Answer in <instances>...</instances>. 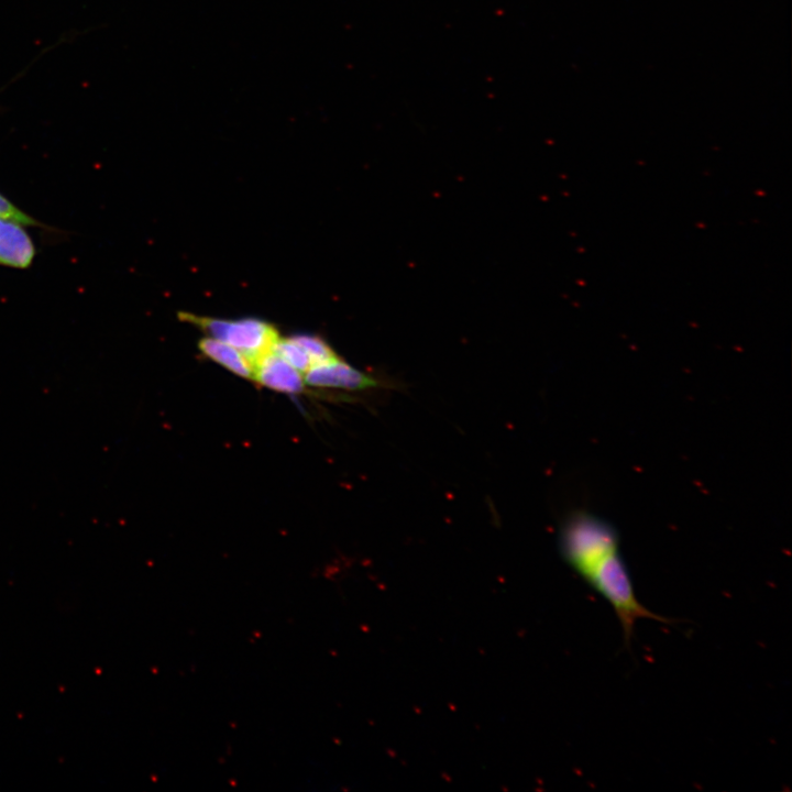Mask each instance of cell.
Returning <instances> with one entry per match:
<instances>
[{
    "label": "cell",
    "mask_w": 792,
    "mask_h": 792,
    "mask_svg": "<svg viewBox=\"0 0 792 792\" xmlns=\"http://www.w3.org/2000/svg\"><path fill=\"white\" fill-rule=\"evenodd\" d=\"M560 549L565 562L613 608L629 645L640 619L670 623L642 605L620 553L619 536L605 519L576 512L560 531Z\"/></svg>",
    "instance_id": "cell-1"
},
{
    "label": "cell",
    "mask_w": 792,
    "mask_h": 792,
    "mask_svg": "<svg viewBox=\"0 0 792 792\" xmlns=\"http://www.w3.org/2000/svg\"><path fill=\"white\" fill-rule=\"evenodd\" d=\"M180 317L211 338L239 350L252 366L258 359L270 353L279 339L277 330L272 324L254 318L223 320L189 314H183Z\"/></svg>",
    "instance_id": "cell-2"
},
{
    "label": "cell",
    "mask_w": 792,
    "mask_h": 792,
    "mask_svg": "<svg viewBox=\"0 0 792 792\" xmlns=\"http://www.w3.org/2000/svg\"><path fill=\"white\" fill-rule=\"evenodd\" d=\"M305 382L317 387L361 391L377 386V381L350 366L339 358L324 364L310 367L305 373Z\"/></svg>",
    "instance_id": "cell-3"
},
{
    "label": "cell",
    "mask_w": 792,
    "mask_h": 792,
    "mask_svg": "<svg viewBox=\"0 0 792 792\" xmlns=\"http://www.w3.org/2000/svg\"><path fill=\"white\" fill-rule=\"evenodd\" d=\"M252 378L274 391L296 394L304 391L301 374L274 352L258 359L253 365Z\"/></svg>",
    "instance_id": "cell-4"
},
{
    "label": "cell",
    "mask_w": 792,
    "mask_h": 792,
    "mask_svg": "<svg viewBox=\"0 0 792 792\" xmlns=\"http://www.w3.org/2000/svg\"><path fill=\"white\" fill-rule=\"evenodd\" d=\"M34 255V244L21 223L0 218V264L26 268Z\"/></svg>",
    "instance_id": "cell-5"
},
{
    "label": "cell",
    "mask_w": 792,
    "mask_h": 792,
    "mask_svg": "<svg viewBox=\"0 0 792 792\" xmlns=\"http://www.w3.org/2000/svg\"><path fill=\"white\" fill-rule=\"evenodd\" d=\"M198 348L205 356L222 365L235 375L252 378L253 366L251 362L232 345L208 337L198 342Z\"/></svg>",
    "instance_id": "cell-6"
},
{
    "label": "cell",
    "mask_w": 792,
    "mask_h": 792,
    "mask_svg": "<svg viewBox=\"0 0 792 792\" xmlns=\"http://www.w3.org/2000/svg\"><path fill=\"white\" fill-rule=\"evenodd\" d=\"M272 352L282 358L300 373H306L312 365L306 351L292 338L278 339Z\"/></svg>",
    "instance_id": "cell-7"
},
{
    "label": "cell",
    "mask_w": 792,
    "mask_h": 792,
    "mask_svg": "<svg viewBox=\"0 0 792 792\" xmlns=\"http://www.w3.org/2000/svg\"><path fill=\"white\" fill-rule=\"evenodd\" d=\"M292 339L306 351L312 366L329 363L338 359L334 351L319 337L297 334L292 337Z\"/></svg>",
    "instance_id": "cell-8"
},
{
    "label": "cell",
    "mask_w": 792,
    "mask_h": 792,
    "mask_svg": "<svg viewBox=\"0 0 792 792\" xmlns=\"http://www.w3.org/2000/svg\"><path fill=\"white\" fill-rule=\"evenodd\" d=\"M0 218L10 219L24 226L37 224V222L33 218L16 208L2 195H0Z\"/></svg>",
    "instance_id": "cell-9"
},
{
    "label": "cell",
    "mask_w": 792,
    "mask_h": 792,
    "mask_svg": "<svg viewBox=\"0 0 792 792\" xmlns=\"http://www.w3.org/2000/svg\"><path fill=\"white\" fill-rule=\"evenodd\" d=\"M1 91H2V89H0V92H1Z\"/></svg>",
    "instance_id": "cell-10"
}]
</instances>
